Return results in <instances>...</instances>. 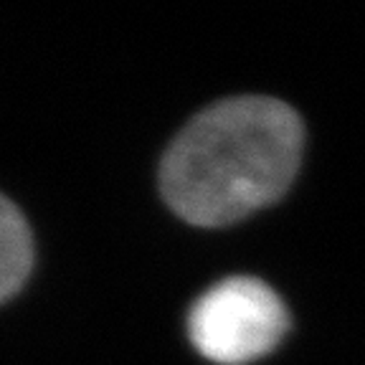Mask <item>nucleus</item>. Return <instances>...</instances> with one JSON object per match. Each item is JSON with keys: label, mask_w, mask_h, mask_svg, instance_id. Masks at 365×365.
<instances>
[{"label": "nucleus", "mask_w": 365, "mask_h": 365, "mask_svg": "<svg viewBox=\"0 0 365 365\" xmlns=\"http://www.w3.org/2000/svg\"><path fill=\"white\" fill-rule=\"evenodd\" d=\"M289 330L282 297L251 277L223 279L188 314V335L203 358L244 365L272 353Z\"/></svg>", "instance_id": "2"}, {"label": "nucleus", "mask_w": 365, "mask_h": 365, "mask_svg": "<svg viewBox=\"0 0 365 365\" xmlns=\"http://www.w3.org/2000/svg\"><path fill=\"white\" fill-rule=\"evenodd\" d=\"M304 125L287 102L231 97L193 117L160 163V193L193 226H228L277 203L297 178Z\"/></svg>", "instance_id": "1"}, {"label": "nucleus", "mask_w": 365, "mask_h": 365, "mask_svg": "<svg viewBox=\"0 0 365 365\" xmlns=\"http://www.w3.org/2000/svg\"><path fill=\"white\" fill-rule=\"evenodd\" d=\"M34 267V236L16 205L0 195V302L23 287Z\"/></svg>", "instance_id": "3"}]
</instances>
